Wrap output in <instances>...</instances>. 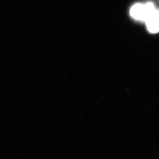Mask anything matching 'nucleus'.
Listing matches in <instances>:
<instances>
[{"label": "nucleus", "instance_id": "obj_1", "mask_svg": "<svg viewBox=\"0 0 159 159\" xmlns=\"http://www.w3.org/2000/svg\"><path fill=\"white\" fill-rule=\"evenodd\" d=\"M154 9H155V7L153 4L151 3L147 4H137L131 8V15L135 19L145 21Z\"/></svg>", "mask_w": 159, "mask_h": 159}, {"label": "nucleus", "instance_id": "obj_2", "mask_svg": "<svg viewBox=\"0 0 159 159\" xmlns=\"http://www.w3.org/2000/svg\"><path fill=\"white\" fill-rule=\"evenodd\" d=\"M145 21L147 29L151 33H155L159 31V11L154 9Z\"/></svg>", "mask_w": 159, "mask_h": 159}]
</instances>
